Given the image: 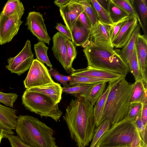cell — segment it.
I'll list each match as a JSON object with an SVG mask.
<instances>
[{"label": "cell", "instance_id": "1", "mask_svg": "<svg viewBox=\"0 0 147 147\" xmlns=\"http://www.w3.org/2000/svg\"><path fill=\"white\" fill-rule=\"evenodd\" d=\"M63 118L71 139L78 147L88 146L96 127L93 106L85 98L77 96L71 100Z\"/></svg>", "mask_w": 147, "mask_h": 147}, {"label": "cell", "instance_id": "2", "mask_svg": "<svg viewBox=\"0 0 147 147\" xmlns=\"http://www.w3.org/2000/svg\"><path fill=\"white\" fill-rule=\"evenodd\" d=\"M111 83L110 91L96 127L105 120L109 121L111 125L127 116L134 84L128 82L124 77L112 81Z\"/></svg>", "mask_w": 147, "mask_h": 147}, {"label": "cell", "instance_id": "3", "mask_svg": "<svg viewBox=\"0 0 147 147\" xmlns=\"http://www.w3.org/2000/svg\"><path fill=\"white\" fill-rule=\"evenodd\" d=\"M15 129L20 140L31 147H54L56 145L54 131L33 116H18Z\"/></svg>", "mask_w": 147, "mask_h": 147}, {"label": "cell", "instance_id": "4", "mask_svg": "<svg viewBox=\"0 0 147 147\" xmlns=\"http://www.w3.org/2000/svg\"><path fill=\"white\" fill-rule=\"evenodd\" d=\"M82 46L88 66L116 73L126 77L129 71L127 65L113 49L98 46L90 39Z\"/></svg>", "mask_w": 147, "mask_h": 147}, {"label": "cell", "instance_id": "5", "mask_svg": "<svg viewBox=\"0 0 147 147\" xmlns=\"http://www.w3.org/2000/svg\"><path fill=\"white\" fill-rule=\"evenodd\" d=\"M22 104L30 111L41 117H50L57 122L62 114L58 104H55L48 96L26 89L22 96Z\"/></svg>", "mask_w": 147, "mask_h": 147}, {"label": "cell", "instance_id": "6", "mask_svg": "<svg viewBox=\"0 0 147 147\" xmlns=\"http://www.w3.org/2000/svg\"><path fill=\"white\" fill-rule=\"evenodd\" d=\"M136 130L133 121L125 118L111 125L96 146L106 147L129 145Z\"/></svg>", "mask_w": 147, "mask_h": 147}, {"label": "cell", "instance_id": "7", "mask_svg": "<svg viewBox=\"0 0 147 147\" xmlns=\"http://www.w3.org/2000/svg\"><path fill=\"white\" fill-rule=\"evenodd\" d=\"M24 11H18L9 15L0 13V45L10 42L18 33L23 22Z\"/></svg>", "mask_w": 147, "mask_h": 147}, {"label": "cell", "instance_id": "8", "mask_svg": "<svg viewBox=\"0 0 147 147\" xmlns=\"http://www.w3.org/2000/svg\"><path fill=\"white\" fill-rule=\"evenodd\" d=\"M54 82L44 64L37 59H34L24 81L25 88L37 87Z\"/></svg>", "mask_w": 147, "mask_h": 147}, {"label": "cell", "instance_id": "9", "mask_svg": "<svg viewBox=\"0 0 147 147\" xmlns=\"http://www.w3.org/2000/svg\"><path fill=\"white\" fill-rule=\"evenodd\" d=\"M30 41L27 40L22 50L16 56L7 59L6 68L12 73L20 76L29 69L34 60Z\"/></svg>", "mask_w": 147, "mask_h": 147}, {"label": "cell", "instance_id": "10", "mask_svg": "<svg viewBox=\"0 0 147 147\" xmlns=\"http://www.w3.org/2000/svg\"><path fill=\"white\" fill-rule=\"evenodd\" d=\"M43 16L40 12L35 11L29 13L26 25L32 34L39 41L49 45L51 38L49 35Z\"/></svg>", "mask_w": 147, "mask_h": 147}, {"label": "cell", "instance_id": "11", "mask_svg": "<svg viewBox=\"0 0 147 147\" xmlns=\"http://www.w3.org/2000/svg\"><path fill=\"white\" fill-rule=\"evenodd\" d=\"M112 25L103 23L98 20L90 30V40L98 46L113 49L110 34Z\"/></svg>", "mask_w": 147, "mask_h": 147}, {"label": "cell", "instance_id": "12", "mask_svg": "<svg viewBox=\"0 0 147 147\" xmlns=\"http://www.w3.org/2000/svg\"><path fill=\"white\" fill-rule=\"evenodd\" d=\"M67 37L59 32L53 37L52 50L54 56L58 61L67 73H71L74 69L69 63L67 53L66 40Z\"/></svg>", "mask_w": 147, "mask_h": 147}, {"label": "cell", "instance_id": "13", "mask_svg": "<svg viewBox=\"0 0 147 147\" xmlns=\"http://www.w3.org/2000/svg\"><path fill=\"white\" fill-rule=\"evenodd\" d=\"M60 15L66 27L71 33L80 14L84 11L78 0H72L59 9Z\"/></svg>", "mask_w": 147, "mask_h": 147}, {"label": "cell", "instance_id": "14", "mask_svg": "<svg viewBox=\"0 0 147 147\" xmlns=\"http://www.w3.org/2000/svg\"><path fill=\"white\" fill-rule=\"evenodd\" d=\"M70 75L75 76L87 77L94 78L109 80L111 81L118 80L121 75L110 71L94 68L89 66L86 68L73 69Z\"/></svg>", "mask_w": 147, "mask_h": 147}, {"label": "cell", "instance_id": "15", "mask_svg": "<svg viewBox=\"0 0 147 147\" xmlns=\"http://www.w3.org/2000/svg\"><path fill=\"white\" fill-rule=\"evenodd\" d=\"M147 38L139 32L137 37L136 47L142 79L147 84Z\"/></svg>", "mask_w": 147, "mask_h": 147}, {"label": "cell", "instance_id": "16", "mask_svg": "<svg viewBox=\"0 0 147 147\" xmlns=\"http://www.w3.org/2000/svg\"><path fill=\"white\" fill-rule=\"evenodd\" d=\"M136 17L129 18L121 28L112 43L116 48L123 47L129 41L134 30L138 25Z\"/></svg>", "mask_w": 147, "mask_h": 147}, {"label": "cell", "instance_id": "17", "mask_svg": "<svg viewBox=\"0 0 147 147\" xmlns=\"http://www.w3.org/2000/svg\"><path fill=\"white\" fill-rule=\"evenodd\" d=\"M28 89L32 91L45 95L56 104H58L61 99L62 87L60 84L57 83L55 82L41 86Z\"/></svg>", "mask_w": 147, "mask_h": 147}, {"label": "cell", "instance_id": "18", "mask_svg": "<svg viewBox=\"0 0 147 147\" xmlns=\"http://www.w3.org/2000/svg\"><path fill=\"white\" fill-rule=\"evenodd\" d=\"M16 111L0 104V125L7 129H15L18 118Z\"/></svg>", "mask_w": 147, "mask_h": 147}, {"label": "cell", "instance_id": "19", "mask_svg": "<svg viewBox=\"0 0 147 147\" xmlns=\"http://www.w3.org/2000/svg\"><path fill=\"white\" fill-rule=\"evenodd\" d=\"M147 85L142 79L135 81L134 83L130 104H147Z\"/></svg>", "mask_w": 147, "mask_h": 147}, {"label": "cell", "instance_id": "20", "mask_svg": "<svg viewBox=\"0 0 147 147\" xmlns=\"http://www.w3.org/2000/svg\"><path fill=\"white\" fill-rule=\"evenodd\" d=\"M72 41L75 46H82L90 39V30L77 20L71 32Z\"/></svg>", "mask_w": 147, "mask_h": 147}, {"label": "cell", "instance_id": "21", "mask_svg": "<svg viewBox=\"0 0 147 147\" xmlns=\"http://www.w3.org/2000/svg\"><path fill=\"white\" fill-rule=\"evenodd\" d=\"M140 27L138 25L126 44L118 52L121 58L127 65L132 54L136 38L138 33L140 32Z\"/></svg>", "mask_w": 147, "mask_h": 147}, {"label": "cell", "instance_id": "22", "mask_svg": "<svg viewBox=\"0 0 147 147\" xmlns=\"http://www.w3.org/2000/svg\"><path fill=\"white\" fill-rule=\"evenodd\" d=\"M107 12L113 24L125 18H129L128 14L113 2L112 0H109Z\"/></svg>", "mask_w": 147, "mask_h": 147}, {"label": "cell", "instance_id": "23", "mask_svg": "<svg viewBox=\"0 0 147 147\" xmlns=\"http://www.w3.org/2000/svg\"><path fill=\"white\" fill-rule=\"evenodd\" d=\"M107 83L105 82H102L94 84L88 93L83 97L89 101L94 106L104 92Z\"/></svg>", "mask_w": 147, "mask_h": 147}, {"label": "cell", "instance_id": "24", "mask_svg": "<svg viewBox=\"0 0 147 147\" xmlns=\"http://www.w3.org/2000/svg\"><path fill=\"white\" fill-rule=\"evenodd\" d=\"M34 49L36 59L41 62L52 69L53 65L47 55L48 47L42 42L39 41L34 45Z\"/></svg>", "mask_w": 147, "mask_h": 147}, {"label": "cell", "instance_id": "25", "mask_svg": "<svg viewBox=\"0 0 147 147\" xmlns=\"http://www.w3.org/2000/svg\"><path fill=\"white\" fill-rule=\"evenodd\" d=\"M136 5L138 13L142 26L144 35L147 37V1L146 0H137Z\"/></svg>", "mask_w": 147, "mask_h": 147}, {"label": "cell", "instance_id": "26", "mask_svg": "<svg viewBox=\"0 0 147 147\" xmlns=\"http://www.w3.org/2000/svg\"><path fill=\"white\" fill-rule=\"evenodd\" d=\"M111 82H109V84L106 89L93 106V112L96 125L102 111L110 91L111 84Z\"/></svg>", "mask_w": 147, "mask_h": 147}, {"label": "cell", "instance_id": "27", "mask_svg": "<svg viewBox=\"0 0 147 147\" xmlns=\"http://www.w3.org/2000/svg\"><path fill=\"white\" fill-rule=\"evenodd\" d=\"M94 84H82L69 88H62V92L70 94L74 96L83 97L89 92Z\"/></svg>", "mask_w": 147, "mask_h": 147}, {"label": "cell", "instance_id": "28", "mask_svg": "<svg viewBox=\"0 0 147 147\" xmlns=\"http://www.w3.org/2000/svg\"><path fill=\"white\" fill-rule=\"evenodd\" d=\"M113 1L128 14L130 18L136 17L140 27L142 28L140 19L131 1L129 0H112Z\"/></svg>", "mask_w": 147, "mask_h": 147}, {"label": "cell", "instance_id": "29", "mask_svg": "<svg viewBox=\"0 0 147 147\" xmlns=\"http://www.w3.org/2000/svg\"><path fill=\"white\" fill-rule=\"evenodd\" d=\"M127 65L129 68V71L133 75L135 81L142 79L136 45L132 56L129 59Z\"/></svg>", "mask_w": 147, "mask_h": 147}, {"label": "cell", "instance_id": "30", "mask_svg": "<svg viewBox=\"0 0 147 147\" xmlns=\"http://www.w3.org/2000/svg\"><path fill=\"white\" fill-rule=\"evenodd\" d=\"M78 1L82 6L84 11L91 22L92 27L99 20L97 12L92 4L89 0H79Z\"/></svg>", "mask_w": 147, "mask_h": 147}, {"label": "cell", "instance_id": "31", "mask_svg": "<svg viewBox=\"0 0 147 147\" xmlns=\"http://www.w3.org/2000/svg\"><path fill=\"white\" fill-rule=\"evenodd\" d=\"M24 10L23 5L20 0H8L1 13L5 15H9L16 11H24Z\"/></svg>", "mask_w": 147, "mask_h": 147}, {"label": "cell", "instance_id": "32", "mask_svg": "<svg viewBox=\"0 0 147 147\" xmlns=\"http://www.w3.org/2000/svg\"><path fill=\"white\" fill-rule=\"evenodd\" d=\"M111 125L109 121L105 120L95 129L92 141L89 147H95L100 139L109 128Z\"/></svg>", "mask_w": 147, "mask_h": 147}, {"label": "cell", "instance_id": "33", "mask_svg": "<svg viewBox=\"0 0 147 147\" xmlns=\"http://www.w3.org/2000/svg\"><path fill=\"white\" fill-rule=\"evenodd\" d=\"M98 15L99 20L102 22L110 25L113 24L107 11L102 7L97 0H90Z\"/></svg>", "mask_w": 147, "mask_h": 147}, {"label": "cell", "instance_id": "34", "mask_svg": "<svg viewBox=\"0 0 147 147\" xmlns=\"http://www.w3.org/2000/svg\"><path fill=\"white\" fill-rule=\"evenodd\" d=\"M110 81L107 80L87 77L72 76V80L69 82V84L71 86H74L82 84H93L102 82H109Z\"/></svg>", "mask_w": 147, "mask_h": 147}, {"label": "cell", "instance_id": "35", "mask_svg": "<svg viewBox=\"0 0 147 147\" xmlns=\"http://www.w3.org/2000/svg\"><path fill=\"white\" fill-rule=\"evenodd\" d=\"M18 97L17 93H5L0 91V102L8 107H13V104Z\"/></svg>", "mask_w": 147, "mask_h": 147}, {"label": "cell", "instance_id": "36", "mask_svg": "<svg viewBox=\"0 0 147 147\" xmlns=\"http://www.w3.org/2000/svg\"><path fill=\"white\" fill-rule=\"evenodd\" d=\"M135 126L139 132L142 139L147 143V128L144 125L140 115L133 121Z\"/></svg>", "mask_w": 147, "mask_h": 147}, {"label": "cell", "instance_id": "37", "mask_svg": "<svg viewBox=\"0 0 147 147\" xmlns=\"http://www.w3.org/2000/svg\"><path fill=\"white\" fill-rule=\"evenodd\" d=\"M142 108V104L140 103H133L130 105L127 117V119L134 121L140 114Z\"/></svg>", "mask_w": 147, "mask_h": 147}, {"label": "cell", "instance_id": "38", "mask_svg": "<svg viewBox=\"0 0 147 147\" xmlns=\"http://www.w3.org/2000/svg\"><path fill=\"white\" fill-rule=\"evenodd\" d=\"M66 43L68 60L70 64L72 65L73 61L76 57L77 51L75 46L72 41L67 37L66 38Z\"/></svg>", "mask_w": 147, "mask_h": 147}, {"label": "cell", "instance_id": "39", "mask_svg": "<svg viewBox=\"0 0 147 147\" xmlns=\"http://www.w3.org/2000/svg\"><path fill=\"white\" fill-rule=\"evenodd\" d=\"M4 136L8 139L12 147H31L22 142L17 136L5 133Z\"/></svg>", "mask_w": 147, "mask_h": 147}, {"label": "cell", "instance_id": "40", "mask_svg": "<svg viewBox=\"0 0 147 147\" xmlns=\"http://www.w3.org/2000/svg\"><path fill=\"white\" fill-rule=\"evenodd\" d=\"M129 17L125 18L118 22L114 24L112 26L111 30V36L112 42L114 40L118 34L121 28Z\"/></svg>", "mask_w": 147, "mask_h": 147}, {"label": "cell", "instance_id": "41", "mask_svg": "<svg viewBox=\"0 0 147 147\" xmlns=\"http://www.w3.org/2000/svg\"><path fill=\"white\" fill-rule=\"evenodd\" d=\"M78 20L86 28L90 30L92 28V25L90 20L84 11L79 15Z\"/></svg>", "mask_w": 147, "mask_h": 147}, {"label": "cell", "instance_id": "42", "mask_svg": "<svg viewBox=\"0 0 147 147\" xmlns=\"http://www.w3.org/2000/svg\"><path fill=\"white\" fill-rule=\"evenodd\" d=\"M49 73L56 80L61 83L63 86V87L65 88L70 87L71 86L68 84L67 82L64 81L61 76L60 74L56 69H53V68L50 69Z\"/></svg>", "mask_w": 147, "mask_h": 147}, {"label": "cell", "instance_id": "43", "mask_svg": "<svg viewBox=\"0 0 147 147\" xmlns=\"http://www.w3.org/2000/svg\"><path fill=\"white\" fill-rule=\"evenodd\" d=\"M56 28L59 31V32L72 41V38L71 32L66 26H64L61 23H58L57 24Z\"/></svg>", "mask_w": 147, "mask_h": 147}, {"label": "cell", "instance_id": "44", "mask_svg": "<svg viewBox=\"0 0 147 147\" xmlns=\"http://www.w3.org/2000/svg\"><path fill=\"white\" fill-rule=\"evenodd\" d=\"M140 115L144 125L147 127V104H142V108Z\"/></svg>", "mask_w": 147, "mask_h": 147}, {"label": "cell", "instance_id": "45", "mask_svg": "<svg viewBox=\"0 0 147 147\" xmlns=\"http://www.w3.org/2000/svg\"><path fill=\"white\" fill-rule=\"evenodd\" d=\"M72 0H55L54 2L56 5L60 8L70 2Z\"/></svg>", "mask_w": 147, "mask_h": 147}, {"label": "cell", "instance_id": "46", "mask_svg": "<svg viewBox=\"0 0 147 147\" xmlns=\"http://www.w3.org/2000/svg\"><path fill=\"white\" fill-rule=\"evenodd\" d=\"M100 5L107 11L109 1L108 0H97Z\"/></svg>", "mask_w": 147, "mask_h": 147}, {"label": "cell", "instance_id": "47", "mask_svg": "<svg viewBox=\"0 0 147 147\" xmlns=\"http://www.w3.org/2000/svg\"><path fill=\"white\" fill-rule=\"evenodd\" d=\"M60 75L63 80L66 82L67 83L68 82H70L72 80V76L70 75L69 76H66L61 74H60Z\"/></svg>", "mask_w": 147, "mask_h": 147}, {"label": "cell", "instance_id": "48", "mask_svg": "<svg viewBox=\"0 0 147 147\" xmlns=\"http://www.w3.org/2000/svg\"><path fill=\"white\" fill-rule=\"evenodd\" d=\"M5 132L7 133V134H9V133L7 131L5 130L4 129H0V144L2 138L5 137L4 133Z\"/></svg>", "mask_w": 147, "mask_h": 147}, {"label": "cell", "instance_id": "49", "mask_svg": "<svg viewBox=\"0 0 147 147\" xmlns=\"http://www.w3.org/2000/svg\"><path fill=\"white\" fill-rule=\"evenodd\" d=\"M4 129L5 130L7 131L9 133V134H14L13 132L12 131V130L5 128L0 125V129Z\"/></svg>", "mask_w": 147, "mask_h": 147}, {"label": "cell", "instance_id": "50", "mask_svg": "<svg viewBox=\"0 0 147 147\" xmlns=\"http://www.w3.org/2000/svg\"><path fill=\"white\" fill-rule=\"evenodd\" d=\"M130 144L128 145H126L121 146H111V147H130ZM95 147H100L98 146H96Z\"/></svg>", "mask_w": 147, "mask_h": 147}, {"label": "cell", "instance_id": "51", "mask_svg": "<svg viewBox=\"0 0 147 147\" xmlns=\"http://www.w3.org/2000/svg\"><path fill=\"white\" fill-rule=\"evenodd\" d=\"M54 147H59L58 146H56V145H55L54 146Z\"/></svg>", "mask_w": 147, "mask_h": 147}]
</instances>
